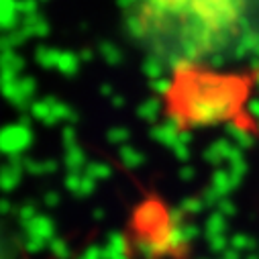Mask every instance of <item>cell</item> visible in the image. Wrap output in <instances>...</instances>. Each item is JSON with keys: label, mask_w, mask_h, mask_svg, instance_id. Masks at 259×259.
<instances>
[{"label": "cell", "mask_w": 259, "mask_h": 259, "mask_svg": "<svg viewBox=\"0 0 259 259\" xmlns=\"http://www.w3.org/2000/svg\"><path fill=\"white\" fill-rule=\"evenodd\" d=\"M259 0H128L137 43L165 63H198L241 35Z\"/></svg>", "instance_id": "obj_1"}, {"label": "cell", "mask_w": 259, "mask_h": 259, "mask_svg": "<svg viewBox=\"0 0 259 259\" xmlns=\"http://www.w3.org/2000/svg\"><path fill=\"white\" fill-rule=\"evenodd\" d=\"M0 259H5V253H3V241H0Z\"/></svg>", "instance_id": "obj_2"}]
</instances>
